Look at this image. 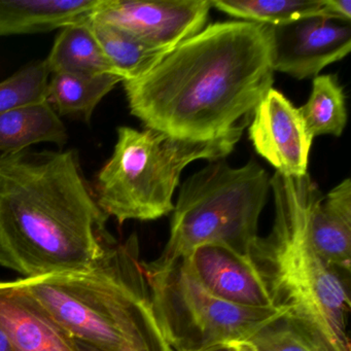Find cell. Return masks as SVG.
Wrapping results in <instances>:
<instances>
[{"mask_svg": "<svg viewBox=\"0 0 351 351\" xmlns=\"http://www.w3.org/2000/svg\"><path fill=\"white\" fill-rule=\"evenodd\" d=\"M273 73L268 25L219 22L123 86L131 114L145 128L207 141L254 112L272 88Z\"/></svg>", "mask_w": 351, "mask_h": 351, "instance_id": "obj_1", "label": "cell"}, {"mask_svg": "<svg viewBox=\"0 0 351 351\" xmlns=\"http://www.w3.org/2000/svg\"><path fill=\"white\" fill-rule=\"evenodd\" d=\"M75 151L0 154V266L38 278L88 270L110 244Z\"/></svg>", "mask_w": 351, "mask_h": 351, "instance_id": "obj_2", "label": "cell"}, {"mask_svg": "<svg viewBox=\"0 0 351 351\" xmlns=\"http://www.w3.org/2000/svg\"><path fill=\"white\" fill-rule=\"evenodd\" d=\"M274 221L252 250L273 302L283 317L324 351H351L348 324L351 302L342 274L318 254L310 215L322 191L309 174L270 178Z\"/></svg>", "mask_w": 351, "mask_h": 351, "instance_id": "obj_3", "label": "cell"}, {"mask_svg": "<svg viewBox=\"0 0 351 351\" xmlns=\"http://www.w3.org/2000/svg\"><path fill=\"white\" fill-rule=\"evenodd\" d=\"M21 282L75 340L102 351H174L154 311L136 234L83 272Z\"/></svg>", "mask_w": 351, "mask_h": 351, "instance_id": "obj_4", "label": "cell"}, {"mask_svg": "<svg viewBox=\"0 0 351 351\" xmlns=\"http://www.w3.org/2000/svg\"><path fill=\"white\" fill-rule=\"evenodd\" d=\"M245 123L213 141L178 138L160 131L119 127L114 153L96 176L98 206L120 225L155 221L174 209L184 168L197 160L217 161L233 152Z\"/></svg>", "mask_w": 351, "mask_h": 351, "instance_id": "obj_5", "label": "cell"}, {"mask_svg": "<svg viewBox=\"0 0 351 351\" xmlns=\"http://www.w3.org/2000/svg\"><path fill=\"white\" fill-rule=\"evenodd\" d=\"M270 190L268 173L254 160L239 168L223 160L210 162L184 180L172 211L165 247L156 260L141 264L161 270L205 244L252 256Z\"/></svg>", "mask_w": 351, "mask_h": 351, "instance_id": "obj_6", "label": "cell"}, {"mask_svg": "<svg viewBox=\"0 0 351 351\" xmlns=\"http://www.w3.org/2000/svg\"><path fill=\"white\" fill-rule=\"evenodd\" d=\"M143 269L154 311L174 351H204L248 341L287 314L280 307H243L215 297L197 278L188 258L161 270Z\"/></svg>", "mask_w": 351, "mask_h": 351, "instance_id": "obj_7", "label": "cell"}, {"mask_svg": "<svg viewBox=\"0 0 351 351\" xmlns=\"http://www.w3.org/2000/svg\"><path fill=\"white\" fill-rule=\"evenodd\" d=\"M210 9V0H104L90 17L171 52L204 29Z\"/></svg>", "mask_w": 351, "mask_h": 351, "instance_id": "obj_8", "label": "cell"}, {"mask_svg": "<svg viewBox=\"0 0 351 351\" xmlns=\"http://www.w3.org/2000/svg\"><path fill=\"white\" fill-rule=\"evenodd\" d=\"M269 34L273 71L297 80L317 77L351 50L350 22L330 16H309L269 26Z\"/></svg>", "mask_w": 351, "mask_h": 351, "instance_id": "obj_9", "label": "cell"}, {"mask_svg": "<svg viewBox=\"0 0 351 351\" xmlns=\"http://www.w3.org/2000/svg\"><path fill=\"white\" fill-rule=\"evenodd\" d=\"M248 136L256 153L276 172L297 178L308 173L313 137L299 108L271 88L254 110Z\"/></svg>", "mask_w": 351, "mask_h": 351, "instance_id": "obj_10", "label": "cell"}, {"mask_svg": "<svg viewBox=\"0 0 351 351\" xmlns=\"http://www.w3.org/2000/svg\"><path fill=\"white\" fill-rule=\"evenodd\" d=\"M188 260L197 278L215 297L243 307H277L252 256L225 246L205 244Z\"/></svg>", "mask_w": 351, "mask_h": 351, "instance_id": "obj_11", "label": "cell"}, {"mask_svg": "<svg viewBox=\"0 0 351 351\" xmlns=\"http://www.w3.org/2000/svg\"><path fill=\"white\" fill-rule=\"evenodd\" d=\"M0 328L15 351H77L73 337L36 301L21 279L0 281Z\"/></svg>", "mask_w": 351, "mask_h": 351, "instance_id": "obj_12", "label": "cell"}, {"mask_svg": "<svg viewBox=\"0 0 351 351\" xmlns=\"http://www.w3.org/2000/svg\"><path fill=\"white\" fill-rule=\"evenodd\" d=\"M310 230L319 256L339 272L350 274L351 182L342 180L312 205Z\"/></svg>", "mask_w": 351, "mask_h": 351, "instance_id": "obj_13", "label": "cell"}, {"mask_svg": "<svg viewBox=\"0 0 351 351\" xmlns=\"http://www.w3.org/2000/svg\"><path fill=\"white\" fill-rule=\"evenodd\" d=\"M104 0H0V36L45 34L87 19Z\"/></svg>", "mask_w": 351, "mask_h": 351, "instance_id": "obj_14", "label": "cell"}, {"mask_svg": "<svg viewBox=\"0 0 351 351\" xmlns=\"http://www.w3.org/2000/svg\"><path fill=\"white\" fill-rule=\"evenodd\" d=\"M67 141L66 127L48 101L0 114V154L19 153L42 143L62 147Z\"/></svg>", "mask_w": 351, "mask_h": 351, "instance_id": "obj_15", "label": "cell"}, {"mask_svg": "<svg viewBox=\"0 0 351 351\" xmlns=\"http://www.w3.org/2000/svg\"><path fill=\"white\" fill-rule=\"evenodd\" d=\"M122 79L116 75H85L61 73L51 75L47 101L59 117L89 124L94 110Z\"/></svg>", "mask_w": 351, "mask_h": 351, "instance_id": "obj_16", "label": "cell"}, {"mask_svg": "<svg viewBox=\"0 0 351 351\" xmlns=\"http://www.w3.org/2000/svg\"><path fill=\"white\" fill-rule=\"evenodd\" d=\"M89 17L62 28L56 36L52 50L45 60L51 75H116L90 27Z\"/></svg>", "mask_w": 351, "mask_h": 351, "instance_id": "obj_17", "label": "cell"}, {"mask_svg": "<svg viewBox=\"0 0 351 351\" xmlns=\"http://www.w3.org/2000/svg\"><path fill=\"white\" fill-rule=\"evenodd\" d=\"M89 24L114 73L123 82L134 81L147 75L170 53L149 46L127 32L91 17Z\"/></svg>", "mask_w": 351, "mask_h": 351, "instance_id": "obj_18", "label": "cell"}, {"mask_svg": "<svg viewBox=\"0 0 351 351\" xmlns=\"http://www.w3.org/2000/svg\"><path fill=\"white\" fill-rule=\"evenodd\" d=\"M299 112L313 138L319 135L341 136L347 124V110L344 91L337 77H314L309 99Z\"/></svg>", "mask_w": 351, "mask_h": 351, "instance_id": "obj_19", "label": "cell"}, {"mask_svg": "<svg viewBox=\"0 0 351 351\" xmlns=\"http://www.w3.org/2000/svg\"><path fill=\"white\" fill-rule=\"evenodd\" d=\"M211 1V0H210ZM211 8L243 21L278 26L309 16H332L324 0H215Z\"/></svg>", "mask_w": 351, "mask_h": 351, "instance_id": "obj_20", "label": "cell"}, {"mask_svg": "<svg viewBox=\"0 0 351 351\" xmlns=\"http://www.w3.org/2000/svg\"><path fill=\"white\" fill-rule=\"evenodd\" d=\"M51 73L44 61L20 69L0 83V114L47 101Z\"/></svg>", "mask_w": 351, "mask_h": 351, "instance_id": "obj_21", "label": "cell"}, {"mask_svg": "<svg viewBox=\"0 0 351 351\" xmlns=\"http://www.w3.org/2000/svg\"><path fill=\"white\" fill-rule=\"evenodd\" d=\"M248 342L256 351H324L283 316L261 328Z\"/></svg>", "mask_w": 351, "mask_h": 351, "instance_id": "obj_22", "label": "cell"}, {"mask_svg": "<svg viewBox=\"0 0 351 351\" xmlns=\"http://www.w3.org/2000/svg\"><path fill=\"white\" fill-rule=\"evenodd\" d=\"M326 10L332 17L350 22L351 0H324Z\"/></svg>", "mask_w": 351, "mask_h": 351, "instance_id": "obj_23", "label": "cell"}, {"mask_svg": "<svg viewBox=\"0 0 351 351\" xmlns=\"http://www.w3.org/2000/svg\"><path fill=\"white\" fill-rule=\"evenodd\" d=\"M0 351H15L1 328H0Z\"/></svg>", "mask_w": 351, "mask_h": 351, "instance_id": "obj_24", "label": "cell"}, {"mask_svg": "<svg viewBox=\"0 0 351 351\" xmlns=\"http://www.w3.org/2000/svg\"><path fill=\"white\" fill-rule=\"evenodd\" d=\"M232 351H256L254 346L248 341L234 343L232 344Z\"/></svg>", "mask_w": 351, "mask_h": 351, "instance_id": "obj_25", "label": "cell"}, {"mask_svg": "<svg viewBox=\"0 0 351 351\" xmlns=\"http://www.w3.org/2000/svg\"><path fill=\"white\" fill-rule=\"evenodd\" d=\"M75 340V339H73ZM75 348L77 351H102L88 343L83 342V341L75 340Z\"/></svg>", "mask_w": 351, "mask_h": 351, "instance_id": "obj_26", "label": "cell"}, {"mask_svg": "<svg viewBox=\"0 0 351 351\" xmlns=\"http://www.w3.org/2000/svg\"><path fill=\"white\" fill-rule=\"evenodd\" d=\"M204 351H232V344L221 345V346L213 347V348L206 349Z\"/></svg>", "mask_w": 351, "mask_h": 351, "instance_id": "obj_27", "label": "cell"}]
</instances>
